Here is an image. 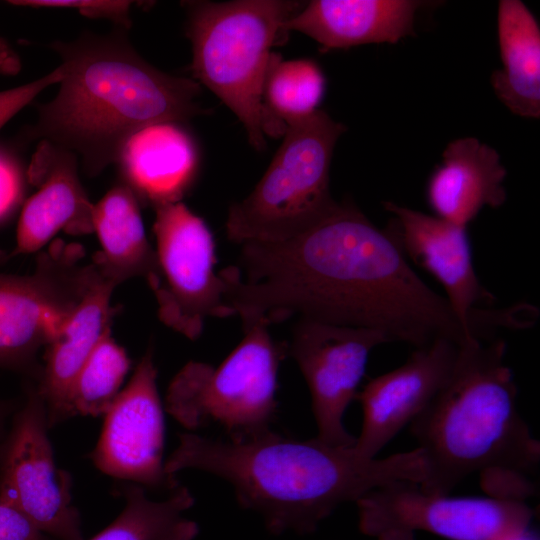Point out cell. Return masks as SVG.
I'll list each match as a JSON object with an SVG mask.
<instances>
[{
  "label": "cell",
  "mask_w": 540,
  "mask_h": 540,
  "mask_svg": "<svg viewBox=\"0 0 540 540\" xmlns=\"http://www.w3.org/2000/svg\"><path fill=\"white\" fill-rule=\"evenodd\" d=\"M218 272L224 303L243 325L297 316L371 329L415 348L473 337L411 268L391 232L350 202H337L294 238L241 244L238 262Z\"/></svg>",
  "instance_id": "obj_1"
},
{
  "label": "cell",
  "mask_w": 540,
  "mask_h": 540,
  "mask_svg": "<svg viewBox=\"0 0 540 540\" xmlns=\"http://www.w3.org/2000/svg\"><path fill=\"white\" fill-rule=\"evenodd\" d=\"M165 471L197 469L228 481L239 505L257 513L274 535H308L339 505L395 481L421 483L427 475L423 451L366 458L353 447L297 440L271 431L243 443L195 432L178 435Z\"/></svg>",
  "instance_id": "obj_2"
},
{
  "label": "cell",
  "mask_w": 540,
  "mask_h": 540,
  "mask_svg": "<svg viewBox=\"0 0 540 540\" xmlns=\"http://www.w3.org/2000/svg\"><path fill=\"white\" fill-rule=\"evenodd\" d=\"M505 352L493 335L462 343L447 382L410 423L427 465L424 492L450 494L478 474L488 496L526 501L535 494L540 445L518 412Z\"/></svg>",
  "instance_id": "obj_3"
},
{
  "label": "cell",
  "mask_w": 540,
  "mask_h": 540,
  "mask_svg": "<svg viewBox=\"0 0 540 540\" xmlns=\"http://www.w3.org/2000/svg\"><path fill=\"white\" fill-rule=\"evenodd\" d=\"M51 47L62 59L64 76L54 99L39 106L30 135L80 155L89 176L116 163L139 130L205 112L196 102L198 82L150 65L122 30Z\"/></svg>",
  "instance_id": "obj_4"
},
{
  "label": "cell",
  "mask_w": 540,
  "mask_h": 540,
  "mask_svg": "<svg viewBox=\"0 0 540 540\" xmlns=\"http://www.w3.org/2000/svg\"><path fill=\"white\" fill-rule=\"evenodd\" d=\"M301 7L285 0L186 2L192 73L237 116L257 150L266 146L262 95L271 48Z\"/></svg>",
  "instance_id": "obj_5"
},
{
  "label": "cell",
  "mask_w": 540,
  "mask_h": 540,
  "mask_svg": "<svg viewBox=\"0 0 540 540\" xmlns=\"http://www.w3.org/2000/svg\"><path fill=\"white\" fill-rule=\"evenodd\" d=\"M268 328L243 325V339L217 367L187 362L169 383L164 410L189 432L217 426L234 443L273 431L278 371L288 346Z\"/></svg>",
  "instance_id": "obj_6"
},
{
  "label": "cell",
  "mask_w": 540,
  "mask_h": 540,
  "mask_svg": "<svg viewBox=\"0 0 540 540\" xmlns=\"http://www.w3.org/2000/svg\"><path fill=\"white\" fill-rule=\"evenodd\" d=\"M344 131L319 109L289 126L252 192L230 206L228 239L238 245L282 242L322 219L337 203L330 193V166Z\"/></svg>",
  "instance_id": "obj_7"
},
{
  "label": "cell",
  "mask_w": 540,
  "mask_h": 540,
  "mask_svg": "<svg viewBox=\"0 0 540 540\" xmlns=\"http://www.w3.org/2000/svg\"><path fill=\"white\" fill-rule=\"evenodd\" d=\"M77 243L54 240L32 273L0 272V368L36 378L39 351L62 332L100 272ZM0 248V266L8 261Z\"/></svg>",
  "instance_id": "obj_8"
},
{
  "label": "cell",
  "mask_w": 540,
  "mask_h": 540,
  "mask_svg": "<svg viewBox=\"0 0 540 540\" xmlns=\"http://www.w3.org/2000/svg\"><path fill=\"white\" fill-rule=\"evenodd\" d=\"M356 505L360 531L375 540H413L419 531L449 540H506L528 529L534 514L524 500L430 494L412 481L377 487Z\"/></svg>",
  "instance_id": "obj_9"
},
{
  "label": "cell",
  "mask_w": 540,
  "mask_h": 540,
  "mask_svg": "<svg viewBox=\"0 0 540 540\" xmlns=\"http://www.w3.org/2000/svg\"><path fill=\"white\" fill-rule=\"evenodd\" d=\"M154 210L156 269L148 286L158 317L167 327L196 340L207 318L230 317L215 271V239L207 223L181 201Z\"/></svg>",
  "instance_id": "obj_10"
},
{
  "label": "cell",
  "mask_w": 540,
  "mask_h": 540,
  "mask_svg": "<svg viewBox=\"0 0 540 540\" xmlns=\"http://www.w3.org/2000/svg\"><path fill=\"white\" fill-rule=\"evenodd\" d=\"M49 430L46 405L29 382L0 444V500L55 540H83L72 477L56 464Z\"/></svg>",
  "instance_id": "obj_11"
},
{
  "label": "cell",
  "mask_w": 540,
  "mask_h": 540,
  "mask_svg": "<svg viewBox=\"0 0 540 540\" xmlns=\"http://www.w3.org/2000/svg\"><path fill=\"white\" fill-rule=\"evenodd\" d=\"M150 346L131 379L104 415L99 439L90 453L93 465L120 482L167 495L181 485L165 471L164 406Z\"/></svg>",
  "instance_id": "obj_12"
},
{
  "label": "cell",
  "mask_w": 540,
  "mask_h": 540,
  "mask_svg": "<svg viewBox=\"0 0 540 540\" xmlns=\"http://www.w3.org/2000/svg\"><path fill=\"white\" fill-rule=\"evenodd\" d=\"M388 343L378 331L298 319L288 354L296 361L311 395L322 443L350 448L356 443L344 426L343 417L356 399L371 351Z\"/></svg>",
  "instance_id": "obj_13"
},
{
  "label": "cell",
  "mask_w": 540,
  "mask_h": 540,
  "mask_svg": "<svg viewBox=\"0 0 540 540\" xmlns=\"http://www.w3.org/2000/svg\"><path fill=\"white\" fill-rule=\"evenodd\" d=\"M383 207L393 215L386 227L405 257L430 273L443 287L446 300L474 336L494 297L480 283L473 265L466 227L394 202Z\"/></svg>",
  "instance_id": "obj_14"
},
{
  "label": "cell",
  "mask_w": 540,
  "mask_h": 540,
  "mask_svg": "<svg viewBox=\"0 0 540 540\" xmlns=\"http://www.w3.org/2000/svg\"><path fill=\"white\" fill-rule=\"evenodd\" d=\"M462 344V343H461ZM460 343L436 339L415 348L404 364L371 379L358 392L363 424L353 449L374 458L429 405L450 377Z\"/></svg>",
  "instance_id": "obj_15"
},
{
  "label": "cell",
  "mask_w": 540,
  "mask_h": 540,
  "mask_svg": "<svg viewBox=\"0 0 540 540\" xmlns=\"http://www.w3.org/2000/svg\"><path fill=\"white\" fill-rule=\"evenodd\" d=\"M27 172L38 190L24 204L16 244L8 258L40 251L59 232H93L94 205L80 182L77 156L48 141H40Z\"/></svg>",
  "instance_id": "obj_16"
},
{
  "label": "cell",
  "mask_w": 540,
  "mask_h": 540,
  "mask_svg": "<svg viewBox=\"0 0 540 540\" xmlns=\"http://www.w3.org/2000/svg\"><path fill=\"white\" fill-rule=\"evenodd\" d=\"M425 4L413 0H313L283 27L285 32L309 36L324 50L397 43L415 35V15Z\"/></svg>",
  "instance_id": "obj_17"
},
{
  "label": "cell",
  "mask_w": 540,
  "mask_h": 540,
  "mask_svg": "<svg viewBox=\"0 0 540 540\" xmlns=\"http://www.w3.org/2000/svg\"><path fill=\"white\" fill-rule=\"evenodd\" d=\"M181 123L147 126L125 143L117 164L138 201L153 208L180 202L192 186L198 169V152Z\"/></svg>",
  "instance_id": "obj_18"
},
{
  "label": "cell",
  "mask_w": 540,
  "mask_h": 540,
  "mask_svg": "<svg viewBox=\"0 0 540 540\" xmlns=\"http://www.w3.org/2000/svg\"><path fill=\"white\" fill-rule=\"evenodd\" d=\"M116 287L100 273L60 335L46 347L34 385L46 405L50 429L69 419L72 384L95 347L111 332L115 308L110 300Z\"/></svg>",
  "instance_id": "obj_19"
},
{
  "label": "cell",
  "mask_w": 540,
  "mask_h": 540,
  "mask_svg": "<svg viewBox=\"0 0 540 540\" xmlns=\"http://www.w3.org/2000/svg\"><path fill=\"white\" fill-rule=\"evenodd\" d=\"M442 156L427 184V201L436 216L467 227L484 207L504 204L507 171L494 148L465 137L450 142Z\"/></svg>",
  "instance_id": "obj_20"
},
{
  "label": "cell",
  "mask_w": 540,
  "mask_h": 540,
  "mask_svg": "<svg viewBox=\"0 0 540 540\" xmlns=\"http://www.w3.org/2000/svg\"><path fill=\"white\" fill-rule=\"evenodd\" d=\"M497 31L502 68L491 84L498 99L514 114L540 116V30L530 10L519 0H501Z\"/></svg>",
  "instance_id": "obj_21"
},
{
  "label": "cell",
  "mask_w": 540,
  "mask_h": 540,
  "mask_svg": "<svg viewBox=\"0 0 540 540\" xmlns=\"http://www.w3.org/2000/svg\"><path fill=\"white\" fill-rule=\"evenodd\" d=\"M93 232L101 250L93 256L100 273L116 286L141 277L149 285L156 259L133 191L125 184L110 189L93 208Z\"/></svg>",
  "instance_id": "obj_22"
},
{
  "label": "cell",
  "mask_w": 540,
  "mask_h": 540,
  "mask_svg": "<svg viewBox=\"0 0 540 540\" xmlns=\"http://www.w3.org/2000/svg\"><path fill=\"white\" fill-rule=\"evenodd\" d=\"M116 494L124 500L120 514L90 540H194L197 523L184 513L194 505V497L183 485L163 500H153L142 486L120 482Z\"/></svg>",
  "instance_id": "obj_23"
},
{
  "label": "cell",
  "mask_w": 540,
  "mask_h": 540,
  "mask_svg": "<svg viewBox=\"0 0 540 540\" xmlns=\"http://www.w3.org/2000/svg\"><path fill=\"white\" fill-rule=\"evenodd\" d=\"M324 91L325 78L314 61L283 60L273 53L262 95L266 135L284 134L289 126L313 114Z\"/></svg>",
  "instance_id": "obj_24"
},
{
  "label": "cell",
  "mask_w": 540,
  "mask_h": 540,
  "mask_svg": "<svg viewBox=\"0 0 540 540\" xmlns=\"http://www.w3.org/2000/svg\"><path fill=\"white\" fill-rule=\"evenodd\" d=\"M110 333L95 347L72 384L69 419L104 416L121 391L131 361Z\"/></svg>",
  "instance_id": "obj_25"
},
{
  "label": "cell",
  "mask_w": 540,
  "mask_h": 540,
  "mask_svg": "<svg viewBox=\"0 0 540 540\" xmlns=\"http://www.w3.org/2000/svg\"><path fill=\"white\" fill-rule=\"evenodd\" d=\"M11 5L27 7L73 8L90 18H105L114 21L121 28L131 25L129 9L131 1L115 0H13Z\"/></svg>",
  "instance_id": "obj_26"
},
{
  "label": "cell",
  "mask_w": 540,
  "mask_h": 540,
  "mask_svg": "<svg viewBox=\"0 0 540 540\" xmlns=\"http://www.w3.org/2000/svg\"><path fill=\"white\" fill-rule=\"evenodd\" d=\"M64 76L62 65L49 74L24 85L0 91V128L28 105L40 92L52 84L60 83Z\"/></svg>",
  "instance_id": "obj_27"
},
{
  "label": "cell",
  "mask_w": 540,
  "mask_h": 540,
  "mask_svg": "<svg viewBox=\"0 0 540 540\" xmlns=\"http://www.w3.org/2000/svg\"><path fill=\"white\" fill-rule=\"evenodd\" d=\"M0 540H55L37 529L17 509L0 500Z\"/></svg>",
  "instance_id": "obj_28"
},
{
  "label": "cell",
  "mask_w": 540,
  "mask_h": 540,
  "mask_svg": "<svg viewBox=\"0 0 540 540\" xmlns=\"http://www.w3.org/2000/svg\"><path fill=\"white\" fill-rule=\"evenodd\" d=\"M23 179L17 166L0 154V222L4 221L20 204Z\"/></svg>",
  "instance_id": "obj_29"
},
{
  "label": "cell",
  "mask_w": 540,
  "mask_h": 540,
  "mask_svg": "<svg viewBox=\"0 0 540 540\" xmlns=\"http://www.w3.org/2000/svg\"><path fill=\"white\" fill-rule=\"evenodd\" d=\"M18 406L14 400L0 399V444L7 433L12 416Z\"/></svg>",
  "instance_id": "obj_30"
},
{
  "label": "cell",
  "mask_w": 540,
  "mask_h": 540,
  "mask_svg": "<svg viewBox=\"0 0 540 540\" xmlns=\"http://www.w3.org/2000/svg\"><path fill=\"white\" fill-rule=\"evenodd\" d=\"M21 69V62L15 51L0 54V75H16Z\"/></svg>",
  "instance_id": "obj_31"
},
{
  "label": "cell",
  "mask_w": 540,
  "mask_h": 540,
  "mask_svg": "<svg viewBox=\"0 0 540 540\" xmlns=\"http://www.w3.org/2000/svg\"><path fill=\"white\" fill-rule=\"evenodd\" d=\"M506 540H538L536 534L528 529L506 539Z\"/></svg>",
  "instance_id": "obj_32"
},
{
  "label": "cell",
  "mask_w": 540,
  "mask_h": 540,
  "mask_svg": "<svg viewBox=\"0 0 540 540\" xmlns=\"http://www.w3.org/2000/svg\"><path fill=\"white\" fill-rule=\"evenodd\" d=\"M10 51H13V49L10 47L9 43L0 36V54L7 53Z\"/></svg>",
  "instance_id": "obj_33"
}]
</instances>
